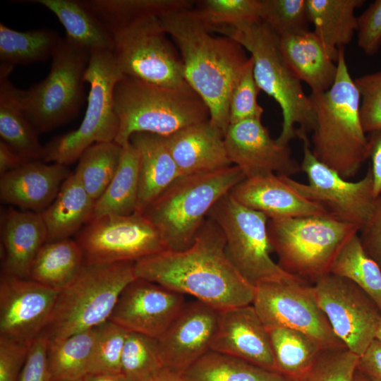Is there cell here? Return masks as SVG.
<instances>
[{
	"instance_id": "35",
	"label": "cell",
	"mask_w": 381,
	"mask_h": 381,
	"mask_svg": "<svg viewBox=\"0 0 381 381\" xmlns=\"http://www.w3.org/2000/svg\"><path fill=\"white\" fill-rule=\"evenodd\" d=\"M183 381H291L240 358L210 350L183 373Z\"/></svg>"
},
{
	"instance_id": "12",
	"label": "cell",
	"mask_w": 381,
	"mask_h": 381,
	"mask_svg": "<svg viewBox=\"0 0 381 381\" xmlns=\"http://www.w3.org/2000/svg\"><path fill=\"white\" fill-rule=\"evenodd\" d=\"M123 75L174 87L186 83L179 52L159 17L137 19L111 31Z\"/></svg>"
},
{
	"instance_id": "14",
	"label": "cell",
	"mask_w": 381,
	"mask_h": 381,
	"mask_svg": "<svg viewBox=\"0 0 381 381\" xmlns=\"http://www.w3.org/2000/svg\"><path fill=\"white\" fill-rule=\"evenodd\" d=\"M252 304L267 329L285 327L298 331L322 349L346 347L320 308L313 286L304 281L262 283L255 286Z\"/></svg>"
},
{
	"instance_id": "15",
	"label": "cell",
	"mask_w": 381,
	"mask_h": 381,
	"mask_svg": "<svg viewBox=\"0 0 381 381\" xmlns=\"http://www.w3.org/2000/svg\"><path fill=\"white\" fill-rule=\"evenodd\" d=\"M75 241L86 265L136 262L167 250L157 229L138 212L93 217L78 232Z\"/></svg>"
},
{
	"instance_id": "46",
	"label": "cell",
	"mask_w": 381,
	"mask_h": 381,
	"mask_svg": "<svg viewBox=\"0 0 381 381\" xmlns=\"http://www.w3.org/2000/svg\"><path fill=\"white\" fill-rule=\"evenodd\" d=\"M260 90L254 77L253 64L250 56L230 97V124L247 119H261L264 110L257 99Z\"/></svg>"
},
{
	"instance_id": "4",
	"label": "cell",
	"mask_w": 381,
	"mask_h": 381,
	"mask_svg": "<svg viewBox=\"0 0 381 381\" xmlns=\"http://www.w3.org/2000/svg\"><path fill=\"white\" fill-rule=\"evenodd\" d=\"M114 103L119 121L114 142L121 146L135 133L168 137L210 118L208 107L187 83L169 87L123 75L114 87Z\"/></svg>"
},
{
	"instance_id": "9",
	"label": "cell",
	"mask_w": 381,
	"mask_h": 381,
	"mask_svg": "<svg viewBox=\"0 0 381 381\" xmlns=\"http://www.w3.org/2000/svg\"><path fill=\"white\" fill-rule=\"evenodd\" d=\"M90 52L67 37L52 57L47 76L14 95L38 133L54 130L77 117L85 101V73Z\"/></svg>"
},
{
	"instance_id": "55",
	"label": "cell",
	"mask_w": 381,
	"mask_h": 381,
	"mask_svg": "<svg viewBox=\"0 0 381 381\" xmlns=\"http://www.w3.org/2000/svg\"><path fill=\"white\" fill-rule=\"evenodd\" d=\"M145 381H183L182 373L167 367L156 372Z\"/></svg>"
},
{
	"instance_id": "22",
	"label": "cell",
	"mask_w": 381,
	"mask_h": 381,
	"mask_svg": "<svg viewBox=\"0 0 381 381\" xmlns=\"http://www.w3.org/2000/svg\"><path fill=\"white\" fill-rule=\"evenodd\" d=\"M230 194L243 205L264 214L268 219L329 215L322 205L296 191L280 174L246 178Z\"/></svg>"
},
{
	"instance_id": "10",
	"label": "cell",
	"mask_w": 381,
	"mask_h": 381,
	"mask_svg": "<svg viewBox=\"0 0 381 381\" xmlns=\"http://www.w3.org/2000/svg\"><path fill=\"white\" fill-rule=\"evenodd\" d=\"M123 75L112 52L90 54L85 73L90 91L84 118L78 128L54 138L44 146L42 161L67 166L93 144L115 140L119 121L114 108V89Z\"/></svg>"
},
{
	"instance_id": "44",
	"label": "cell",
	"mask_w": 381,
	"mask_h": 381,
	"mask_svg": "<svg viewBox=\"0 0 381 381\" xmlns=\"http://www.w3.org/2000/svg\"><path fill=\"white\" fill-rule=\"evenodd\" d=\"M260 19L279 37L308 30L306 0H260Z\"/></svg>"
},
{
	"instance_id": "23",
	"label": "cell",
	"mask_w": 381,
	"mask_h": 381,
	"mask_svg": "<svg viewBox=\"0 0 381 381\" xmlns=\"http://www.w3.org/2000/svg\"><path fill=\"white\" fill-rule=\"evenodd\" d=\"M70 174L67 166L62 164L27 162L1 176V200L41 213L54 201Z\"/></svg>"
},
{
	"instance_id": "49",
	"label": "cell",
	"mask_w": 381,
	"mask_h": 381,
	"mask_svg": "<svg viewBox=\"0 0 381 381\" xmlns=\"http://www.w3.org/2000/svg\"><path fill=\"white\" fill-rule=\"evenodd\" d=\"M30 346L0 336V381H19Z\"/></svg>"
},
{
	"instance_id": "52",
	"label": "cell",
	"mask_w": 381,
	"mask_h": 381,
	"mask_svg": "<svg viewBox=\"0 0 381 381\" xmlns=\"http://www.w3.org/2000/svg\"><path fill=\"white\" fill-rule=\"evenodd\" d=\"M357 369L371 381H381V341H372L359 356Z\"/></svg>"
},
{
	"instance_id": "2",
	"label": "cell",
	"mask_w": 381,
	"mask_h": 381,
	"mask_svg": "<svg viewBox=\"0 0 381 381\" xmlns=\"http://www.w3.org/2000/svg\"><path fill=\"white\" fill-rule=\"evenodd\" d=\"M191 9L159 18L179 52L186 82L208 107L210 122L224 134L230 125V97L250 56L232 38L213 36Z\"/></svg>"
},
{
	"instance_id": "51",
	"label": "cell",
	"mask_w": 381,
	"mask_h": 381,
	"mask_svg": "<svg viewBox=\"0 0 381 381\" xmlns=\"http://www.w3.org/2000/svg\"><path fill=\"white\" fill-rule=\"evenodd\" d=\"M360 232L365 252L381 267V195L375 198L371 214Z\"/></svg>"
},
{
	"instance_id": "30",
	"label": "cell",
	"mask_w": 381,
	"mask_h": 381,
	"mask_svg": "<svg viewBox=\"0 0 381 381\" xmlns=\"http://www.w3.org/2000/svg\"><path fill=\"white\" fill-rule=\"evenodd\" d=\"M313 32L337 62L339 50L350 44L357 30L355 11L364 0H306Z\"/></svg>"
},
{
	"instance_id": "36",
	"label": "cell",
	"mask_w": 381,
	"mask_h": 381,
	"mask_svg": "<svg viewBox=\"0 0 381 381\" xmlns=\"http://www.w3.org/2000/svg\"><path fill=\"white\" fill-rule=\"evenodd\" d=\"M62 38L49 28L18 31L0 23V60L12 66L52 59Z\"/></svg>"
},
{
	"instance_id": "38",
	"label": "cell",
	"mask_w": 381,
	"mask_h": 381,
	"mask_svg": "<svg viewBox=\"0 0 381 381\" xmlns=\"http://www.w3.org/2000/svg\"><path fill=\"white\" fill-rule=\"evenodd\" d=\"M329 273L357 285L374 301L381 313V267L365 252L358 233L342 246Z\"/></svg>"
},
{
	"instance_id": "57",
	"label": "cell",
	"mask_w": 381,
	"mask_h": 381,
	"mask_svg": "<svg viewBox=\"0 0 381 381\" xmlns=\"http://www.w3.org/2000/svg\"><path fill=\"white\" fill-rule=\"evenodd\" d=\"M353 381H371L358 369L356 372Z\"/></svg>"
},
{
	"instance_id": "24",
	"label": "cell",
	"mask_w": 381,
	"mask_h": 381,
	"mask_svg": "<svg viewBox=\"0 0 381 381\" xmlns=\"http://www.w3.org/2000/svg\"><path fill=\"white\" fill-rule=\"evenodd\" d=\"M164 138L182 176L233 165L226 152L224 133L210 120L186 127Z\"/></svg>"
},
{
	"instance_id": "39",
	"label": "cell",
	"mask_w": 381,
	"mask_h": 381,
	"mask_svg": "<svg viewBox=\"0 0 381 381\" xmlns=\"http://www.w3.org/2000/svg\"><path fill=\"white\" fill-rule=\"evenodd\" d=\"M90 8L111 31L133 20L163 16L194 7L195 1L189 0H90Z\"/></svg>"
},
{
	"instance_id": "17",
	"label": "cell",
	"mask_w": 381,
	"mask_h": 381,
	"mask_svg": "<svg viewBox=\"0 0 381 381\" xmlns=\"http://www.w3.org/2000/svg\"><path fill=\"white\" fill-rule=\"evenodd\" d=\"M59 293L30 279L1 274L0 336L32 344L45 328Z\"/></svg>"
},
{
	"instance_id": "26",
	"label": "cell",
	"mask_w": 381,
	"mask_h": 381,
	"mask_svg": "<svg viewBox=\"0 0 381 381\" xmlns=\"http://www.w3.org/2000/svg\"><path fill=\"white\" fill-rule=\"evenodd\" d=\"M279 49L289 69L310 87L311 92H325L332 87L337 64L313 31L279 37Z\"/></svg>"
},
{
	"instance_id": "5",
	"label": "cell",
	"mask_w": 381,
	"mask_h": 381,
	"mask_svg": "<svg viewBox=\"0 0 381 381\" xmlns=\"http://www.w3.org/2000/svg\"><path fill=\"white\" fill-rule=\"evenodd\" d=\"M244 179L235 165L181 176L141 214L159 232L167 250L182 251L192 245L214 205Z\"/></svg>"
},
{
	"instance_id": "28",
	"label": "cell",
	"mask_w": 381,
	"mask_h": 381,
	"mask_svg": "<svg viewBox=\"0 0 381 381\" xmlns=\"http://www.w3.org/2000/svg\"><path fill=\"white\" fill-rule=\"evenodd\" d=\"M95 202L75 172H71L54 201L40 213L47 229V242L70 238L78 233L92 219Z\"/></svg>"
},
{
	"instance_id": "59",
	"label": "cell",
	"mask_w": 381,
	"mask_h": 381,
	"mask_svg": "<svg viewBox=\"0 0 381 381\" xmlns=\"http://www.w3.org/2000/svg\"><path fill=\"white\" fill-rule=\"evenodd\" d=\"M75 381H83V379L75 380Z\"/></svg>"
},
{
	"instance_id": "47",
	"label": "cell",
	"mask_w": 381,
	"mask_h": 381,
	"mask_svg": "<svg viewBox=\"0 0 381 381\" xmlns=\"http://www.w3.org/2000/svg\"><path fill=\"white\" fill-rule=\"evenodd\" d=\"M360 95V117L365 133L381 129V71L354 79Z\"/></svg>"
},
{
	"instance_id": "58",
	"label": "cell",
	"mask_w": 381,
	"mask_h": 381,
	"mask_svg": "<svg viewBox=\"0 0 381 381\" xmlns=\"http://www.w3.org/2000/svg\"><path fill=\"white\" fill-rule=\"evenodd\" d=\"M375 339L381 341V318L378 322V325L376 329Z\"/></svg>"
},
{
	"instance_id": "25",
	"label": "cell",
	"mask_w": 381,
	"mask_h": 381,
	"mask_svg": "<svg viewBox=\"0 0 381 381\" xmlns=\"http://www.w3.org/2000/svg\"><path fill=\"white\" fill-rule=\"evenodd\" d=\"M1 222L3 273L29 279L32 262L47 241V229L39 212L9 208Z\"/></svg>"
},
{
	"instance_id": "56",
	"label": "cell",
	"mask_w": 381,
	"mask_h": 381,
	"mask_svg": "<svg viewBox=\"0 0 381 381\" xmlns=\"http://www.w3.org/2000/svg\"><path fill=\"white\" fill-rule=\"evenodd\" d=\"M83 381H132L123 373L87 374Z\"/></svg>"
},
{
	"instance_id": "50",
	"label": "cell",
	"mask_w": 381,
	"mask_h": 381,
	"mask_svg": "<svg viewBox=\"0 0 381 381\" xmlns=\"http://www.w3.org/2000/svg\"><path fill=\"white\" fill-rule=\"evenodd\" d=\"M47 349L48 340L40 334L31 344L19 381H51Z\"/></svg>"
},
{
	"instance_id": "19",
	"label": "cell",
	"mask_w": 381,
	"mask_h": 381,
	"mask_svg": "<svg viewBox=\"0 0 381 381\" xmlns=\"http://www.w3.org/2000/svg\"><path fill=\"white\" fill-rule=\"evenodd\" d=\"M224 143L230 161L246 178L276 173L291 177L301 171L289 145L273 139L261 119L230 124Z\"/></svg>"
},
{
	"instance_id": "6",
	"label": "cell",
	"mask_w": 381,
	"mask_h": 381,
	"mask_svg": "<svg viewBox=\"0 0 381 381\" xmlns=\"http://www.w3.org/2000/svg\"><path fill=\"white\" fill-rule=\"evenodd\" d=\"M214 32L232 38L250 54L259 89L272 97L282 111V130L277 141L288 145L296 136L313 131L315 116L310 99L284 61L279 37L262 20L240 28H222Z\"/></svg>"
},
{
	"instance_id": "32",
	"label": "cell",
	"mask_w": 381,
	"mask_h": 381,
	"mask_svg": "<svg viewBox=\"0 0 381 381\" xmlns=\"http://www.w3.org/2000/svg\"><path fill=\"white\" fill-rule=\"evenodd\" d=\"M84 265L83 253L75 240L46 242L32 262L29 279L60 291L76 277Z\"/></svg>"
},
{
	"instance_id": "41",
	"label": "cell",
	"mask_w": 381,
	"mask_h": 381,
	"mask_svg": "<svg viewBox=\"0 0 381 381\" xmlns=\"http://www.w3.org/2000/svg\"><path fill=\"white\" fill-rule=\"evenodd\" d=\"M191 11L211 32L222 28H240L261 20L260 0L196 1Z\"/></svg>"
},
{
	"instance_id": "31",
	"label": "cell",
	"mask_w": 381,
	"mask_h": 381,
	"mask_svg": "<svg viewBox=\"0 0 381 381\" xmlns=\"http://www.w3.org/2000/svg\"><path fill=\"white\" fill-rule=\"evenodd\" d=\"M51 11L64 27L66 35L78 45L90 52H113L111 33L90 8L87 1L37 0Z\"/></svg>"
},
{
	"instance_id": "40",
	"label": "cell",
	"mask_w": 381,
	"mask_h": 381,
	"mask_svg": "<svg viewBox=\"0 0 381 381\" xmlns=\"http://www.w3.org/2000/svg\"><path fill=\"white\" fill-rule=\"evenodd\" d=\"M123 147L116 142L95 143L78 159L75 170L83 186L96 201L104 192L119 167Z\"/></svg>"
},
{
	"instance_id": "13",
	"label": "cell",
	"mask_w": 381,
	"mask_h": 381,
	"mask_svg": "<svg viewBox=\"0 0 381 381\" xmlns=\"http://www.w3.org/2000/svg\"><path fill=\"white\" fill-rule=\"evenodd\" d=\"M303 142L301 171L308 183L281 175L296 191L309 200L322 205L328 214L355 226L360 231L366 224L375 200L373 174L369 167L363 178L349 181L313 155L308 135L299 137Z\"/></svg>"
},
{
	"instance_id": "11",
	"label": "cell",
	"mask_w": 381,
	"mask_h": 381,
	"mask_svg": "<svg viewBox=\"0 0 381 381\" xmlns=\"http://www.w3.org/2000/svg\"><path fill=\"white\" fill-rule=\"evenodd\" d=\"M207 217L222 231L229 260L251 285L301 280L285 272L271 258L266 215L243 205L229 192L219 200Z\"/></svg>"
},
{
	"instance_id": "1",
	"label": "cell",
	"mask_w": 381,
	"mask_h": 381,
	"mask_svg": "<svg viewBox=\"0 0 381 381\" xmlns=\"http://www.w3.org/2000/svg\"><path fill=\"white\" fill-rule=\"evenodd\" d=\"M135 274L220 310L252 304L255 287L226 252L224 235L207 217L193 243L182 251L164 250L135 262Z\"/></svg>"
},
{
	"instance_id": "7",
	"label": "cell",
	"mask_w": 381,
	"mask_h": 381,
	"mask_svg": "<svg viewBox=\"0 0 381 381\" xmlns=\"http://www.w3.org/2000/svg\"><path fill=\"white\" fill-rule=\"evenodd\" d=\"M135 262L85 264L59 291L42 333L48 341L94 329L109 320L124 288L137 278Z\"/></svg>"
},
{
	"instance_id": "21",
	"label": "cell",
	"mask_w": 381,
	"mask_h": 381,
	"mask_svg": "<svg viewBox=\"0 0 381 381\" xmlns=\"http://www.w3.org/2000/svg\"><path fill=\"white\" fill-rule=\"evenodd\" d=\"M211 350L277 373L268 330L253 304L222 311Z\"/></svg>"
},
{
	"instance_id": "16",
	"label": "cell",
	"mask_w": 381,
	"mask_h": 381,
	"mask_svg": "<svg viewBox=\"0 0 381 381\" xmlns=\"http://www.w3.org/2000/svg\"><path fill=\"white\" fill-rule=\"evenodd\" d=\"M313 288L337 337L349 351L362 355L375 339L381 318L376 304L354 283L331 273L318 279Z\"/></svg>"
},
{
	"instance_id": "43",
	"label": "cell",
	"mask_w": 381,
	"mask_h": 381,
	"mask_svg": "<svg viewBox=\"0 0 381 381\" xmlns=\"http://www.w3.org/2000/svg\"><path fill=\"white\" fill-rule=\"evenodd\" d=\"M128 332L109 320L96 327L95 341L87 374L121 373V356Z\"/></svg>"
},
{
	"instance_id": "20",
	"label": "cell",
	"mask_w": 381,
	"mask_h": 381,
	"mask_svg": "<svg viewBox=\"0 0 381 381\" xmlns=\"http://www.w3.org/2000/svg\"><path fill=\"white\" fill-rule=\"evenodd\" d=\"M221 313L197 299L186 303L176 319L157 339L164 366L183 373L210 351Z\"/></svg>"
},
{
	"instance_id": "18",
	"label": "cell",
	"mask_w": 381,
	"mask_h": 381,
	"mask_svg": "<svg viewBox=\"0 0 381 381\" xmlns=\"http://www.w3.org/2000/svg\"><path fill=\"white\" fill-rule=\"evenodd\" d=\"M186 303L183 294L137 277L122 291L109 320L129 332L157 339Z\"/></svg>"
},
{
	"instance_id": "27",
	"label": "cell",
	"mask_w": 381,
	"mask_h": 381,
	"mask_svg": "<svg viewBox=\"0 0 381 381\" xmlns=\"http://www.w3.org/2000/svg\"><path fill=\"white\" fill-rule=\"evenodd\" d=\"M139 155V190L136 212L143 210L182 176L164 137L150 133H133L129 140Z\"/></svg>"
},
{
	"instance_id": "42",
	"label": "cell",
	"mask_w": 381,
	"mask_h": 381,
	"mask_svg": "<svg viewBox=\"0 0 381 381\" xmlns=\"http://www.w3.org/2000/svg\"><path fill=\"white\" fill-rule=\"evenodd\" d=\"M163 367L157 339L128 332L121 356V373L132 381H145Z\"/></svg>"
},
{
	"instance_id": "37",
	"label": "cell",
	"mask_w": 381,
	"mask_h": 381,
	"mask_svg": "<svg viewBox=\"0 0 381 381\" xmlns=\"http://www.w3.org/2000/svg\"><path fill=\"white\" fill-rule=\"evenodd\" d=\"M96 327L62 339L48 341L47 361L51 381H75L88 373Z\"/></svg>"
},
{
	"instance_id": "54",
	"label": "cell",
	"mask_w": 381,
	"mask_h": 381,
	"mask_svg": "<svg viewBox=\"0 0 381 381\" xmlns=\"http://www.w3.org/2000/svg\"><path fill=\"white\" fill-rule=\"evenodd\" d=\"M27 162L15 150L0 140V174L1 176L18 169Z\"/></svg>"
},
{
	"instance_id": "29",
	"label": "cell",
	"mask_w": 381,
	"mask_h": 381,
	"mask_svg": "<svg viewBox=\"0 0 381 381\" xmlns=\"http://www.w3.org/2000/svg\"><path fill=\"white\" fill-rule=\"evenodd\" d=\"M13 68L0 66L1 140L27 162L42 160L44 148L39 141V133L16 100L14 86L8 78Z\"/></svg>"
},
{
	"instance_id": "33",
	"label": "cell",
	"mask_w": 381,
	"mask_h": 381,
	"mask_svg": "<svg viewBox=\"0 0 381 381\" xmlns=\"http://www.w3.org/2000/svg\"><path fill=\"white\" fill-rule=\"evenodd\" d=\"M122 147L117 171L103 194L95 201L92 218L107 214L130 215L137 211L139 155L130 141Z\"/></svg>"
},
{
	"instance_id": "45",
	"label": "cell",
	"mask_w": 381,
	"mask_h": 381,
	"mask_svg": "<svg viewBox=\"0 0 381 381\" xmlns=\"http://www.w3.org/2000/svg\"><path fill=\"white\" fill-rule=\"evenodd\" d=\"M358 358L346 347L322 350L302 381H353Z\"/></svg>"
},
{
	"instance_id": "53",
	"label": "cell",
	"mask_w": 381,
	"mask_h": 381,
	"mask_svg": "<svg viewBox=\"0 0 381 381\" xmlns=\"http://www.w3.org/2000/svg\"><path fill=\"white\" fill-rule=\"evenodd\" d=\"M368 156L371 160L370 166L373 179L375 198L381 195V129L368 133Z\"/></svg>"
},
{
	"instance_id": "48",
	"label": "cell",
	"mask_w": 381,
	"mask_h": 381,
	"mask_svg": "<svg viewBox=\"0 0 381 381\" xmlns=\"http://www.w3.org/2000/svg\"><path fill=\"white\" fill-rule=\"evenodd\" d=\"M357 43L368 56L381 47V0H375L358 17Z\"/></svg>"
},
{
	"instance_id": "34",
	"label": "cell",
	"mask_w": 381,
	"mask_h": 381,
	"mask_svg": "<svg viewBox=\"0 0 381 381\" xmlns=\"http://www.w3.org/2000/svg\"><path fill=\"white\" fill-rule=\"evenodd\" d=\"M267 330L277 373L291 381H302L324 349L298 331L285 327Z\"/></svg>"
},
{
	"instance_id": "8",
	"label": "cell",
	"mask_w": 381,
	"mask_h": 381,
	"mask_svg": "<svg viewBox=\"0 0 381 381\" xmlns=\"http://www.w3.org/2000/svg\"><path fill=\"white\" fill-rule=\"evenodd\" d=\"M267 232L278 265L291 275L315 283L330 272L342 246L359 231L330 215H318L270 219Z\"/></svg>"
},
{
	"instance_id": "3",
	"label": "cell",
	"mask_w": 381,
	"mask_h": 381,
	"mask_svg": "<svg viewBox=\"0 0 381 381\" xmlns=\"http://www.w3.org/2000/svg\"><path fill=\"white\" fill-rule=\"evenodd\" d=\"M332 87L309 95L315 116L312 152L346 179L368 159V137L360 117V95L349 73L344 49L339 50Z\"/></svg>"
}]
</instances>
